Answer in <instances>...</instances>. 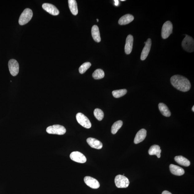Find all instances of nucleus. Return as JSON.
I'll use <instances>...</instances> for the list:
<instances>
[{"label":"nucleus","mask_w":194,"mask_h":194,"mask_svg":"<svg viewBox=\"0 0 194 194\" xmlns=\"http://www.w3.org/2000/svg\"><path fill=\"white\" fill-rule=\"evenodd\" d=\"M172 85L177 89L182 92L189 91L191 88L189 80L185 77L179 75L173 76L170 79Z\"/></svg>","instance_id":"obj_1"},{"label":"nucleus","mask_w":194,"mask_h":194,"mask_svg":"<svg viewBox=\"0 0 194 194\" xmlns=\"http://www.w3.org/2000/svg\"><path fill=\"white\" fill-rule=\"evenodd\" d=\"M33 16L32 10L29 8H26L21 15L18 21L19 24L21 25L27 24L31 20Z\"/></svg>","instance_id":"obj_2"},{"label":"nucleus","mask_w":194,"mask_h":194,"mask_svg":"<svg viewBox=\"0 0 194 194\" xmlns=\"http://www.w3.org/2000/svg\"><path fill=\"white\" fill-rule=\"evenodd\" d=\"M183 49L188 52H193L194 51V41L192 37L186 35L182 43Z\"/></svg>","instance_id":"obj_3"},{"label":"nucleus","mask_w":194,"mask_h":194,"mask_svg":"<svg viewBox=\"0 0 194 194\" xmlns=\"http://www.w3.org/2000/svg\"><path fill=\"white\" fill-rule=\"evenodd\" d=\"M46 131L49 134L61 135L66 133V130L64 126L56 124L49 126L46 128Z\"/></svg>","instance_id":"obj_4"},{"label":"nucleus","mask_w":194,"mask_h":194,"mask_svg":"<svg viewBox=\"0 0 194 194\" xmlns=\"http://www.w3.org/2000/svg\"><path fill=\"white\" fill-rule=\"evenodd\" d=\"M115 183L118 188H126L129 185L130 181L128 178L123 175H118L115 177Z\"/></svg>","instance_id":"obj_5"},{"label":"nucleus","mask_w":194,"mask_h":194,"mask_svg":"<svg viewBox=\"0 0 194 194\" xmlns=\"http://www.w3.org/2000/svg\"><path fill=\"white\" fill-rule=\"evenodd\" d=\"M173 26L170 21H167L163 25L161 31V36L164 39H166L170 36L173 32Z\"/></svg>","instance_id":"obj_6"},{"label":"nucleus","mask_w":194,"mask_h":194,"mask_svg":"<svg viewBox=\"0 0 194 194\" xmlns=\"http://www.w3.org/2000/svg\"><path fill=\"white\" fill-rule=\"evenodd\" d=\"M76 118L78 123L83 127L87 129L91 127V123L90 120L83 113H78L76 115Z\"/></svg>","instance_id":"obj_7"},{"label":"nucleus","mask_w":194,"mask_h":194,"mask_svg":"<svg viewBox=\"0 0 194 194\" xmlns=\"http://www.w3.org/2000/svg\"><path fill=\"white\" fill-rule=\"evenodd\" d=\"M8 67L10 74L13 76L18 75L19 71V65L17 61L14 59H12L8 62Z\"/></svg>","instance_id":"obj_8"},{"label":"nucleus","mask_w":194,"mask_h":194,"mask_svg":"<svg viewBox=\"0 0 194 194\" xmlns=\"http://www.w3.org/2000/svg\"><path fill=\"white\" fill-rule=\"evenodd\" d=\"M70 157L73 161L78 163H84L87 161L85 156L79 151H74L71 153Z\"/></svg>","instance_id":"obj_9"},{"label":"nucleus","mask_w":194,"mask_h":194,"mask_svg":"<svg viewBox=\"0 0 194 194\" xmlns=\"http://www.w3.org/2000/svg\"><path fill=\"white\" fill-rule=\"evenodd\" d=\"M84 180L86 185L92 189H98L100 186L98 181L92 177L86 176L84 178Z\"/></svg>","instance_id":"obj_10"},{"label":"nucleus","mask_w":194,"mask_h":194,"mask_svg":"<svg viewBox=\"0 0 194 194\" xmlns=\"http://www.w3.org/2000/svg\"><path fill=\"white\" fill-rule=\"evenodd\" d=\"M42 8L45 11L53 16L58 15L60 14V11L54 5L49 3H44L42 5Z\"/></svg>","instance_id":"obj_11"},{"label":"nucleus","mask_w":194,"mask_h":194,"mask_svg":"<svg viewBox=\"0 0 194 194\" xmlns=\"http://www.w3.org/2000/svg\"><path fill=\"white\" fill-rule=\"evenodd\" d=\"M152 41L150 39H147L145 45L143 48L142 53H141V60H144L148 56L151 48Z\"/></svg>","instance_id":"obj_12"},{"label":"nucleus","mask_w":194,"mask_h":194,"mask_svg":"<svg viewBox=\"0 0 194 194\" xmlns=\"http://www.w3.org/2000/svg\"><path fill=\"white\" fill-rule=\"evenodd\" d=\"M134 37L131 35H128L126 37L125 46V52L126 54L131 53L133 46Z\"/></svg>","instance_id":"obj_13"},{"label":"nucleus","mask_w":194,"mask_h":194,"mask_svg":"<svg viewBox=\"0 0 194 194\" xmlns=\"http://www.w3.org/2000/svg\"><path fill=\"white\" fill-rule=\"evenodd\" d=\"M147 135V131L144 129H141L136 134L134 139L135 144H138L144 140Z\"/></svg>","instance_id":"obj_14"},{"label":"nucleus","mask_w":194,"mask_h":194,"mask_svg":"<svg viewBox=\"0 0 194 194\" xmlns=\"http://www.w3.org/2000/svg\"><path fill=\"white\" fill-rule=\"evenodd\" d=\"M87 142L91 147L96 149H100L103 147V144L100 141L91 138L87 139Z\"/></svg>","instance_id":"obj_15"},{"label":"nucleus","mask_w":194,"mask_h":194,"mask_svg":"<svg viewBox=\"0 0 194 194\" xmlns=\"http://www.w3.org/2000/svg\"><path fill=\"white\" fill-rule=\"evenodd\" d=\"M169 168L172 173L176 176H181L184 174V170L180 166L172 164H170Z\"/></svg>","instance_id":"obj_16"},{"label":"nucleus","mask_w":194,"mask_h":194,"mask_svg":"<svg viewBox=\"0 0 194 194\" xmlns=\"http://www.w3.org/2000/svg\"><path fill=\"white\" fill-rule=\"evenodd\" d=\"M134 19V17L132 15L128 14L125 15L119 19V24L120 25H126L129 24Z\"/></svg>","instance_id":"obj_17"},{"label":"nucleus","mask_w":194,"mask_h":194,"mask_svg":"<svg viewBox=\"0 0 194 194\" xmlns=\"http://www.w3.org/2000/svg\"><path fill=\"white\" fill-rule=\"evenodd\" d=\"M92 35L94 41L98 43L101 41V37L99 29L97 25H95L93 26L91 29Z\"/></svg>","instance_id":"obj_18"},{"label":"nucleus","mask_w":194,"mask_h":194,"mask_svg":"<svg viewBox=\"0 0 194 194\" xmlns=\"http://www.w3.org/2000/svg\"><path fill=\"white\" fill-rule=\"evenodd\" d=\"M161 150L159 145H153L152 146L149 150V155H155L157 156L158 158L161 157Z\"/></svg>","instance_id":"obj_19"},{"label":"nucleus","mask_w":194,"mask_h":194,"mask_svg":"<svg viewBox=\"0 0 194 194\" xmlns=\"http://www.w3.org/2000/svg\"><path fill=\"white\" fill-rule=\"evenodd\" d=\"M175 160L177 163L182 166L188 167L190 165L189 160L182 156H176L175 157Z\"/></svg>","instance_id":"obj_20"},{"label":"nucleus","mask_w":194,"mask_h":194,"mask_svg":"<svg viewBox=\"0 0 194 194\" xmlns=\"http://www.w3.org/2000/svg\"><path fill=\"white\" fill-rule=\"evenodd\" d=\"M159 109L162 114L166 117H169L171 115L170 111L166 105L163 103H160Z\"/></svg>","instance_id":"obj_21"},{"label":"nucleus","mask_w":194,"mask_h":194,"mask_svg":"<svg viewBox=\"0 0 194 194\" xmlns=\"http://www.w3.org/2000/svg\"><path fill=\"white\" fill-rule=\"evenodd\" d=\"M68 2L69 8L72 13L74 15H77L78 13V10L76 1L75 0H69Z\"/></svg>","instance_id":"obj_22"},{"label":"nucleus","mask_w":194,"mask_h":194,"mask_svg":"<svg viewBox=\"0 0 194 194\" xmlns=\"http://www.w3.org/2000/svg\"><path fill=\"white\" fill-rule=\"evenodd\" d=\"M123 124V122L122 121H118L115 122L112 126L111 128V133L113 134H116L118 130L121 128Z\"/></svg>","instance_id":"obj_23"},{"label":"nucleus","mask_w":194,"mask_h":194,"mask_svg":"<svg viewBox=\"0 0 194 194\" xmlns=\"http://www.w3.org/2000/svg\"><path fill=\"white\" fill-rule=\"evenodd\" d=\"M104 71L100 69H97L92 74L93 77L96 80L102 79L104 77Z\"/></svg>","instance_id":"obj_24"},{"label":"nucleus","mask_w":194,"mask_h":194,"mask_svg":"<svg viewBox=\"0 0 194 194\" xmlns=\"http://www.w3.org/2000/svg\"><path fill=\"white\" fill-rule=\"evenodd\" d=\"M127 91L126 89L114 90L112 92L113 95L115 98H119L125 95Z\"/></svg>","instance_id":"obj_25"},{"label":"nucleus","mask_w":194,"mask_h":194,"mask_svg":"<svg viewBox=\"0 0 194 194\" xmlns=\"http://www.w3.org/2000/svg\"><path fill=\"white\" fill-rule=\"evenodd\" d=\"M94 115L96 118L99 121H101L104 117V113L102 110L96 108L94 112Z\"/></svg>","instance_id":"obj_26"},{"label":"nucleus","mask_w":194,"mask_h":194,"mask_svg":"<svg viewBox=\"0 0 194 194\" xmlns=\"http://www.w3.org/2000/svg\"><path fill=\"white\" fill-rule=\"evenodd\" d=\"M91 66V63L90 62H87L84 63L80 67L79 69V72L81 74H83L85 73Z\"/></svg>","instance_id":"obj_27"},{"label":"nucleus","mask_w":194,"mask_h":194,"mask_svg":"<svg viewBox=\"0 0 194 194\" xmlns=\"http://www.w3.org/2000/svg\"><path fill=\"white\" fill-rule=\"evenodd\" d=\"M162 194H172L170 192H169L167 191H164L163 192H162Z\"/></svg>","instance_id":"obj_28"},{"label":"nucleus","mask_w":194,"mask_h":194,"mask_svg":"<svg viewBox=\"0 0 194 194\" xmlns=\"http://www.w3.org/2000/svg\"><path fill=\"white\" fill-rule=\"evenodd\" d=\"M115 1V6H118V5L119 1Z\"/></svg>","instance_id":"obj_29"},{"label":"nucleus","mask_w":194,"mask_h":194,"mask_svg":"<svg viewBox=\"0 0 194 194\" xmlns=\"http://www.w3.org/2000/svg\"><path fill=\"white\" fill-rule=\"evenodd\" d=\"M192 111L193 112H194V106L192 108Z\"/></svg>","instance_id":"obj_30"},{"label":"nucleus","mask_w":194,"mask_h":194,"mask_svg":"<svg viewBox=\"0 0 194 194\" xmlns=\"http://www.w3.org/2000/svg\"><path fill=\"white\" fill-rule=\"evenodd\" d=\"M121 1H125V0H121Z\"/></svg>","instance_id":"obj_31"},{"label":"nucleus","mask_w":194,"mask_h":194,"mask_svg":"<svg viewBox=\"0 0 194 194\" xmlns=\"http://www.w3.org/2000/svg\"><path fill=\"white\" fill-rule=\"evenodd\" d=\"M97 22H99V20L98 19H97Z\"/></svg>","instance_id":"obj_32"}]
</instances>
